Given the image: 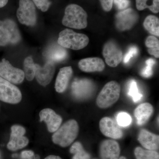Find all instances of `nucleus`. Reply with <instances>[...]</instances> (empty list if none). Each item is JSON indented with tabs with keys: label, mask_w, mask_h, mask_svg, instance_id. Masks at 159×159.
<instances>
[{
	"label": "nucleus",
	"mask_w": 159,
	"mask_h": 159,
	"mask_svg": "<svg viewBox=\"0 0 159 159\" xmlns=\"http://www.w3.org/2000/svg\"><path fill=\"white\" fill-rule=\"evenodd\" d=\"M88 15L82 7L76 4L69 5L66 7L62 24L69 28L84 29L88 25Z\"/></svg>",
	"instance_id": "1"
},
{
	"label": "nucleus",
	"mask_w": 159,
	"mask_h": 159,
	"mask_svg": "<svg viewBox=\"0 0 159 159\" xmlns=\"http://www.w3.org/2000/svg\"><path fill=\"white\" fill-rule=\"evenodd\" d=\"M79 129L76 120H69L55 132L52 136V141L61 147H67L77 138Z\"/></svg>",
	"instance_id": "2"
},
{
	"label": "nucleus",
	"mask_w": 159,
	"mask_h": 159,
	"mask_svg": "<svg viewBox=\"0 0 159 159\" xmlns=\"http://www.w3.org/2000/svg\"><path fill=\"white\" fill-rule=\"evenodd\" d=\"M89 39L86 34L76 33L66 29L61 31L57 43L65 48L79 50L84 48L88 44Z\"/></svg>",
	"instance_id": "3"
},
{
	"label": "nucleus",
	"mask_w": 159,
	"mask_h": 159,
	"mask_svg": "<svg viewBox=\"0 0 159 159\" xmlns=\"http://www.w3.org/2000/svg\"><path fill=\"white\" fill-rule=\"evenodd\" d=\"M121 87L115 81L107 83L100 91L97 99V106L100 108H108L118 101L120 97Z\"/></svg>",
	"instance_id": "4"
},
{
	"label": "nucleus",
	"mask_w": 159,
	"mask_h": 159,
	"mask_svg": "<svg viewBox=\"0 0 159 159\" xmlns=\"http://www.w3.org/2000/svg\"><path fill=\"white\" fill-rule=\"evenodd\" d=\"M21 39L17 25L13 20H0V46L16 44Z\"/></svg>",
	"instance_id": "5"
},
{
	"label": "nucleus",
	"mask_w": 159,
	"mask_h": 159,
	"mask_svg": "<svg viewBox=\"0 0 159 159\" xmlns=\"http://www.w3.org/2000/svg\"><path fill=\"white\" fill-rule=\"evenodd\" d=\"M16 16L21 24L28 26H34L37 21L34 3L31 0H20Z\"/></svg>",
	"instance_id": "6"
},
{
	"label": "nucleus",
	"mask_w": 159,
	"mask_h": 159,
	"mask_svg": "<svg viewBox=\"0 0 159 159\" xmlns=\"http://www.w3.org/2000/svg\"><path fill=\"white\" fill-rule=\"evenodd\" d=\"M22 99L19 89L0 77V100L11 104L19 103Z\"/></svg>",
	"instance_id": "7"
},
{
	"label": "nucleus",
	"mask_w": 159,
	"mask_h": 159,
	"mask_svg": "<svg viewBox=\"0 0 159 159\" xmlns=\"http://www.w3.org/2000/svg\"><path fill=\"white\" fill-rule=\"evenodd\" d=\"M0 77L11 83L19 84L23 82L25 75L24 71L14 67L9 61L3 58L0 62Z\"/></svg>",
	"instance_id": "8"
},
{
	"label": "nucleus",
	"mask_w": 159,
	"mask_h": 159,
	"mask_svg": "<svg viewBox=\"0 0 159 159\" xmlns=\"http://www.w3.org/2000/svg\"><path fill=\"white\" fill-rule=\"evenodd\" d=\"M102 54L107 64L116 67L122 61V52L116 43L112 41L107 42L103 47Z\"/></svg>",
	"instance_id": "9"
},
{
	"label": "nucleus",
	"mask_w": 159,
	"mask_h": 159,
	"mask_svg": "<svg viewBox=\"0 0 159 159\" xmlns=\"http://www.w3.org/2000/svg\"><path fill=\"white\" fill-rule=\"evenodd\" d=\"M138 18V14L133 9H128L123 10L116 15V26L120 31L129 30L136 24Z\"/></svg>",
	"instance_id": "10"
},
{
	"label": "nucleus",
	"mask_w": 159,
	"mask_h": 159,
	"mask_svg": "<svg viewBox=\"0 0 159 159\" xmlns=\"http://www.w3.org/2000/svg\"><path fill=\"white\" fill-rule=\"evenodd\" d=\"M100 131L104 136L115 139H121L123 132L120 126L110 117L102 118L99 122Z\"/></svg>",
	"instance_id": "11"
},
{
	"label": "nucleus",
	"mask_w": 159,
	"mask_h": 159,
	"mask_svg": "<svg viewBox=\"0 0 159 159\" xmlns=\"http://www.w3.org/2000/svg\"><path fill=\"white\" fill-rule=\"evenodd\" d=\"M35 77L38 82L43 86L48 85L54 76L55 70L54 63L48 61L43 66H41L39 65L35 64Z\"/></svg>",
	"instance_id": "12"
},
{
	"label": "nucleus",
	"mask_w": 159,
	"mask_h": 159,
	"mask_svg": "<svg viewBox=\"0 0 159 159\" xmlns=\"http://www.w3.org/2000/svg\"><path fill=\"white\" fill-rule=\"evenodd\" d=\"M41 122L44 121L48 126V130L50 132H55L59 128L62 119L52 109H44L39 113Z\"/></svg>",
	"instance_id": "13"
},
{
	"label": "nucleus",
	"mask_w": 159,
	"mask_h": 159,
	"mask_svg": "<svg viewBox=\"0 0 159 159\" xmlns=\"http://www.w3.org/2000/svg\"><path fill=\"white\" fill-rule=\"evenodd\" d=\"M100 152L102 159H118L120 152L119 144L114 140H106L101 143Z\"/></svg>",
	"instance_id": "14"
},
{
	"label": "nucleus",
	"mask_w": 159,
	"mask_h": 159,
	"mask_svg": "<svg viewBox=\"0 0 159 159\" xmlns=\"http://www.w3.org/2000/svg\"><path fill=\"white\" fill-rule=\"evenodd\" d=\"M79 69L83 72H101L105 69V64L101 58L97 57H89L80 61L78 63Z\"/></svg>",
	"instance_id": "15"
},
{
	"label": "nucleus",
	"mask_w": 159,
	"mask_h": 159,
	"mask_svg": "<svg viewBox=\"0 0 159 159\" xmlns=\"http://www.w3.org/2000/svg\"><path fill=\"white\" fill-rule=\"evenodd\" d=\"M138 140L144 148L148 150H156L159 148V135L146 129H142L140 131Z\"/></svg>",
	"instance_id": "16"
},
{
	"label": "nucleus",
	"mask_w": 159,
	"mask_h": 159,
	"mask_svg": "<svg viewBox=\"0 0 159 159\" xmlns=\"http://www.w3.org/2000/svg\"><path fill=\"white\" fill-rule=\"evenodd\" d=\"M72 74L73 69L71 66L64 67L60 69L55 82L56 92L62 93L66 89Z\"/></svg>",
	"instance_id": "17"
},
{
	"label": "nucleus",
	"mask_w": 159,
	"mask_h": 159,
	"mask_svg": "<svg viewBox=\"0 0 159 159\" xmlns=\"http://www.w3.org/2000/svg\"><path fill=\"white\" fill-rule=\"evenodd\" d=\"M92 89V84L87 79L76 80L72 84V93L79 99L87 97Z\"/></svg>",
	"instance_id": "18"
},
{
	"label": "nucleus",
	"mask_w": 159,
	"mask_h": 159,
	"mask_svg": "<svg viewBox=\"0 0 159 159\" xmlns=\"http://www.w3.org/2000/svg\"><path fill=\"white\" fill-rule=\"evenodd\" d=\"M153 106L148 102L142 103L137 107L134 112V115L139 125H142L147 122L153 114Z\"/></svg>",
	"instance_id": "19"
},
{
	"label": "nucleus",
	"mask_w": 159,
	"mask_h": 159,
	"mask_svg": "<svg viewBox=\"0 0 159 159\" xmlns=\"http://www.w3.org/2000/svg\"><path fill=\"white\" fill-rule=\"evenodd\" d=\"M67 55V53L65 48L59 45L50 47L45 52V57L52 62L62 61L65 59Z\"/></svg>",
	"instance_id": "20"
},
{
	"label": "nucleus",
	"mask_w": 159,
	"mask_h": 159,
	"mask_svg": "<svg viewBox=\"0 0 159 159\" xmlns=\"http://www.w3.org/2000/svg\"><path fill=\"white\" fill-rule=\"evenodd\" d=\"M29 139L24 136L10 135V139L7 148L11 151H16L26 147L29 144Z\"/></svg>",
	"instance_id": "21"
},
{
	"label": "nucleus",
	"mask_w": 159,
	"mask_h": 159,
	"mask_svg": "<svg viewBox=\"0 0 159 159\" xmlns=\"http://www.w3.org/2000/svg\"><path fill=\"white\" fill-rule=\"evenodd\" d=\"M143 26L149 33L155 36H159V20L153 15H149L146 17Z\"/></svg>",
	"instance_id": "22"
},
{
	"label": "nucleus",
	"mask_w": 159,
	"mask_h": 159,
	"mask_svg": "<svg viewBox=\"0 0 159 159\" xmlns=\"http://www.w3.org/2000/svg\"><path fill=\"white\" fill-rule=\"evenodd\" d=\"M24 73L26 79L31 81L35 77L36 67L32 57L29 56L26 57L24 62Z\"/></svg>",
	"instance_id": "23"
},
{
	"label": "nucleus",
	"mask_w": 159,
	"mask_h": 159,
	"mask_svg": "<svg viewBox=\"0 0 159 159\" xmlns=\"http://www.w3.org/2000/svg\"><path fill=\"white\" fill-rule=\"evenodd\" d=\"M145 46L148 48V53L153 55L156 58L159 57V41L155 36H148L145 42Z\"/></svg>",
	"instance_id": "24"
},
{
	"label": "nucleus",
	"mask_w": 159,
	"mask_h": 159,
	"mask_svg": "<svg viewBox=\"0 0 159 159\" xmlns=\"http://www.w3.org/2000/svg\"><path fill=\"white\" fill-rule=\"evenodd\" d=\"M70 152L74 155L72 159H90V156L85 152L79 142H76L71 146Z\"/></svg>",
	"instance_id": "25"
},
{
	"label": "nucleus",
	"mask_w": 159,
	"mask_h": 159,
	"mask_svg": "<svg viewBox=\"0 0 159 159\" xmlns=\"http://www.w3.org/2000/svg\"><path fill=\"white\" fill-rule=\"evenodd\" d=\"M137 159H159V153L155 150H145L140 147L134 151Z\"/></svg>",
	"instance_id": "26"
},
{
	"label": "nucleus",
	"mask_w": 159,
	"mask_h": 159,
	"mask_svg": "<svg viewBox=\"0 0 159 159\" xmlns=\"http://www.w3.org/2000/svg\"><path fill=\"white\" fill-rule=\"evenodd\" d=\"M128 95L132 97L134 102H137L141 100L142 95L139 93L137 83L134 80H131L128 86Z\"/></svg>",
	"instance_id": "27"
},
{
	"label": "nucleus",
	"mask_w": 159,
	"mask_h": 159,
	"mask_svg": "<svg viewBox=\"0 0 159 159\" xmlns=\"http://www.w3.org/2000/svg\"><path fill=\"white\" fill-rule=\"evenodd\" d=\"M116 121L119 126L126 127L131 123L132 118L129 114L125 112H121L117 115Z\"/></svg>",
	"instance_id": "28"
},
{
	"label": "nucleus",
	"mask_w": 159,
	"mask_h": 159,
	"mask_svg": "<svg viewBox=\"0 0 159 159\" xmlns=\"http://www.w3.org/2000/svg\"><path fill=\"white\" fill-rule=\"evenodd\" d=\"M155 61L152 58H149L146 61V66L143 69L141 73V75L144 77L148 78L153 74V66L155 64Z\"/></svg>",
	"instance_id": "29"
},
{
	"label": "nucleus",
	"mask_w": 159,
	"mask_h": 159,
	"mask_svg": "<svg viewBox=\"0 0 159 159\" xmlns=\"http://www.w3.org/2000/svg\"><path fill=\"white\" fill-rule=\"evenodd\" d=\"M34 5L43 12L48 10L51 2L49 0H32Z\"/></svg>",
	"instance_id": "30"
},
{
	"label": "nucleus",
	"mask_w": 159,
	"mask_h": 159,
	"mask_svg": "<svg viewBox=\"0 0 159 159\" xmlns=\"http://www.w3.org/2000/svg\"><path fill=\"white\" fill-rule=\"evenodd\" d=\"M26 130L24 127L19 125H14L11 127V135L16 136H24Z\"/></svg>",
	"instance_id": "31"
},
{
	"label": "nucleus",
	"mask_w": 159,
	"mask_h": 159,
	"mask_svg": "<svg viewBox=\"0 0 159 159\" xmlns=\"http://www.w3.org/2000/svg\"><path fill=\"white\" fill-rule=\"evenodd\" d=\"M138 53V49L135 46L131 47L130 48L125 54L124 58V62L125 63H127L129 61L131 58L134 57V55H136Z\"/></svg>",
	"instance_id": "32"
},
{
	"label": "nucleus",
	"mask_w": 159,
	"mask_h": 159,
	"mask_svg": "<svg viewBox=\"0 0 159 159\" xmlns=\"http://www.w3.org/2000/svg\"><path fill=\"white\" fill-rule=\"evenodd\" d=\"M113 2L119 10H123L129 6V0H113Z\"/></svg>",
	"instance_id": "33"
},
{
	"label": "nucleus",
	"mask_w": 159,
	"mask_h": 159,
	"mask_svg": "<svg viewBox=\"0 0 159 159\" xmlns=\"http://www.w3.org/2000/svg\"><path fill=\"white\" fill-rule=\"evenodd\" d=\"M102 9L104 11H110L112 7L113 0H100Z\"/></svg>",
	"instance_id": "34"
},
{
	"label": "nucleus",
	"mask_w": 159,
	"mask_h": 159,
	"mask_svg": "<svg viewBox=\"0 0 159 159\" xmlns=\"http://www.w3.org/2000/svg\"><path fill=\"white\" fill-rule=\"evenodd\" d=\"M149 0H136L137 9L140 11L147 9V3Z\"/></svg>",
	"instance_id": "35"
},
{
	"label": "nucleus",
	"mask_w": 159,
	"mask_h": 159,
	"mask_svg": "<svg viewBox=\"0 0 159 159\" xmlns=\"http://www.w3.org/2000/svg\"><path fill=\"white\" fill-rule=\"evenodd\" d=\"M34 156V153L31 150H25L21 153V157L23 159H32Z\"/></svg>",
	"instance_id": "36"
},
{
	"label": "nucleus",
	"mask_w": 159,
	"mask_h": 159,
	"mask_svg": "<svg viewBox=\"0 0 159 159\" xmlns=\"http://www.w3.org/2000/svg\"><path fill=\"white\" fill-rule=\"evenodd\" d=\"M9 0H0V8H3L7 5Z\"/></svg>",
	"instance_id": "37"
},
{
	"label": "nucleus",
	"mask_w": 159,
	"mask_h": 159,
	"mask_svg": "<svg viewBox=\"0 0 159 159\" xmlns=\"http://www.w3.org/2000/svg\"><path fill=\"white\" fill-rule=\"evenodd\" d=\"M45 159H62L59 157L57 156L50 155L47 157Z\"/></svg>",
	"instance_id": "38"
},
{
	"label": "nucleus",
	"mask_w": 159,
	"mask_h": 159,
	"mask_svg": "<svg viewBox=\"0 0 159 159\" xmlns=\"http://www.w3.org/2000/svg\"><path fill=\"white\" fill-rule=\"evenodd\" d=\"M34 159H39V155H36L34 156Z\"/></svg>",
	"instance_id": "39"
},
{
	"label": "nucleus",
	"mask_w": 159,
	"mask_h": 159,
	"mask_svg": "<svg viewBox=\"0 0 159 159\" xmlns=\"http://www.w3.org/2000/svg\"><path fill=\"white\" fill-rule=\"evenodd\" d=\"M119 159H126V158H125V157H120V158H119Z\"/></svg>",
	"instance_id": "40"
},
{
	"label": "nucleus",
	"mask_w": 159,
	"mask_h": 159,
	"mask_svg": "<svg viewBox=\"0 0 159 159\" xmlns=\"http://www.w3.org/2000/svg\"><path fill=\"white\" fill-rule=\"evenodd\" d=\"M0 159H2V156H1V153H0Z\"/></svg>",
	"instance_id": "41"
}]
</instances>
